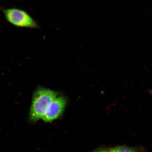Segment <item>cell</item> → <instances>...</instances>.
<instances>
[{
  "instance_id": "1",
  "label": "cell",
  "mask_w": 152,
  "mask_h": 152,
  "mask_svg": "<svg viewBox=\"0 0 152 152\" xmlns=\"http://www.w3.org/2000/svg\"><path fill=\"white\" fill-rule=\"evenodd\" d=\"M56 91L41 88L34 93L30 108L29 117L33 122L42 119L49 104L58 96Z\"/></svg>"
},
{
  "instance_id": "2",
  "label": "cell",
  "mask_w": 152,
  "mask_h": 152,
  "mask_svg": "<svg viewBox=\"0 0 152 152\" xmlns=\"http://www.w3.org/2000/svg\"><path fill=\"white\" fill-rule=\"evenodd\" d=\"M6 19L10 23L19 27L37 28L39 25L35 20L22 10L17 8L6 9L4 10Z\"/></svg>"
},
{
  "instance_id": "3",
  "label": "cell",
  "mask_w": 152,
  "mask_h": 152,
  "mask_svg": "<svg viewBox=\"0 0 152 152\" xmlns=\"http://www.w3.org/2000/svg\"><path fill=\"white\" fill-rule=\"evenodd\" d=\"M66 104V100L62 96H57L54 99L48 107L42 119L49 122L58 118L61 115Z\"/></svg>"
},
{
  "instance_id": "4",
  "label": "cell",
  "mask_w": 152,
  "mask_h": 152,
  "mask_svg": "<svg viewBox=\"0 0 152 152\" xmlns=\"http://www.w3.org/2000/svg\"><path fill=\"white\" fill-rule=\"evenodd\" d=\"M143 147H130L123 145L113 148L109 150V152H144Z\"/></svg>"
},
{
  "instance_id": "5",
  "label": "cell",
  "mask_w": 152,
  "mask_h": 152,
  "mask_svg": "<svg viewBox=\"0 0 152 152\" xmlns=\"http://www.w3.org/2000/svg\"><path fill=\"white\" fill-rule=\"evenodd\" d=\"M93 152H109V150L104 149H100L96 150V151Z\"/></svg>"
},
{
  "instance_id": "6",
  "label": "cell",
  "mask_w": 152,
  "mask_h": 152,
  "mask_svg": "<svg viewBox=\"0 0 152 152\" xmlns=\"http://www.w3.org/2000/svg\"><path fill=\"white\" fill-rule=\"evenodd\" d=\"M148 92H149L150 94H151L152 96V90H150L148 91Z\"/></svg>"
}]
</instances>
